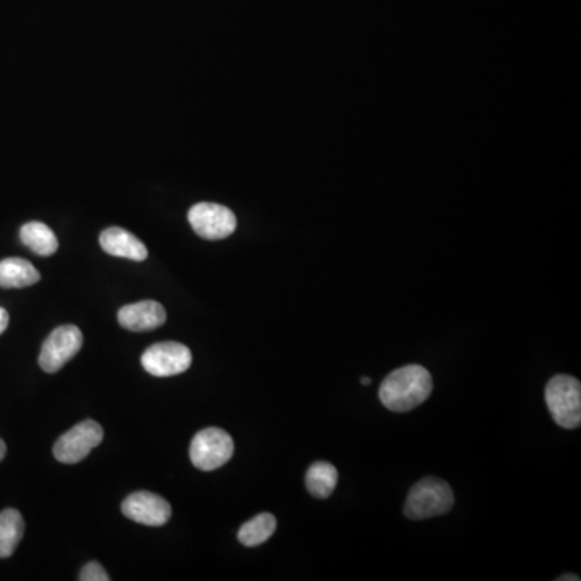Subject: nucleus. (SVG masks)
<instances>
[{"label":"nucleus","mask_w":581,"mask_h":581,"mask_svg":"<svg viewBox=\"0 0 581 581\" xmlns=\"http://www.w3.org/2000/svg\"><path fill=\"white\" fill-rule=\"evenodd\" d=\"M433 378L422 365H406L389 373L380 386V401L393 412H409L430 398Z\"/></svg>","instance_id":"nucleus-1"},{"label":"nucleus","mask_w":581,"mask_h":581,"mask_svg":"<svg viewBox=\"0 0 581 581\" xmlns=\"http://www.w3.org/2000/svg\"><path fill=\"white\" fill-rule=\"evenodd\" d=\"M454 506V493L446 481L423 478L410 490L404 514L410 520H425L448 514Z\"/></svg>","instance_id":"nucleus-2"},{"label":"nucleus","mask_w":581,"mask_h":581,"mask_svg":"<svg viewBox=\"0 0 581 581\" xmlns=\"http://www.w3.org/2000/svg\"><path fill=\"white\" fill-rule=\"evenodd\" d=\"M546 404L559 427L575 430L581 425V385L577 378L557 375L546 385Z\"/></svg>","instance_id":"nucleus-3"},{"label":"nucleus","mask_w":581,"mask_h":581,"mask_svg":"<svg viewBox=\"0 0 581 581\" xmlns=\"http://www.w3.org/2000/svg\"><path fill=\"white\" fill-rule=\"evenodd\" d=\"M235 443L225 430L205 428L191 441L189 456L194 467L202 472L220 469L233 457Z\"/></svg>","instance_id":"nucleus-4"},{"label":"nucleus","mask_w":581,"mask_h":581,"mask_svg":"<svg viewBox=\"0 0 581 581\" xmlns=\"http://www.w3.org/2000/svg\"><path fill=\"white\" fill-rule=\"evenodd\" d=\"M102 439L104 430L101 425L94 420H84L57 439L54 444L55 459L62 464H78L102 443Z\"/></svg>","instance_id":"nucleus-5"},{"label":"nucleus","mask_w":581,"mask_h":581,"mask_svg":"<svg viewBox=\"0 0 581 581\" xmlns=\"http://www.w3.org/2000/svg\"><path fill=\"white\" fill-rule=\"evenodd\" d=\"M83 347V333L75 325L55 328L42 344L39 365L47 373L62 370Z\"/></svg>","instance_id":"nucleus-6"},{"label":"nucleus","mask_w":581,"mask_h":581,"mask_svg":"<svg viewBox=\"0 0 581 581\" xmlns=\"http://www.w3.org/2000/svg\"><path fill=\"white\" fill-rule=\"evenodd\" d=\"M188 220L197 236L210 241L228 238L235 233L238 225L235 214L228 207L210 202L193 205Z\"/></svg>","instance_id":"nucleus-7"},{"label":"nucleus","mask_w":581,"mask_h":581,"mask_svg":"<svg viewBox=\"0 0 581 581\" xmlns=\"http://www.w3.org/2000/svg\"><path fill=\"white\" fill-rule=\"evenodd\" d=\"M143 367L154 377H175L186 372L193 364V356L189 347L175 341L157 343L149 347L143 354Z\"/></svg>","instance_id":"nucleus-8"},{"label":"nucleus","mask_w":581,"mask_h":581,"mask_svg":"<svg viewBox=\"0 0 581 581\" xmlns=\"http://www.w3.org/2000/svg\"><path fill=\"white\" fill-rule=\"evenodd\" d=\"M122 512L133 522L147 527H162L172 519V506L159 494L138 491L123 501Z\"/></svg>","instance_id":"nucleus-9"},{"label":"nucleus","mask_w":581,"mask_h":581,"mask_svg":"<svg viewBox=\"0 0 581 581\" xmlns=\"http://www.w3.org/2000/svg\"><path fill=\"white\" fill-rule=\"evenodd\" d=\"M167 320V312L164 306L155 301H141L136 304H128L118 310V323L125 330L152 331L164 325Z\"/></svg>","instance_id":"nucleus-10"},{"label":"nucleus","mask_w":581,"mask_h":581,"mask_svg":"<svg viewBox=\"0 0 581 581\" xmlns=\"http://www.w3.org/2000/svg\"><path fill=\"white\" fill-rule=\"evenodd\" d=\"M99 243L107 254L134 260V262H143L149 255L147 247L144 246L141 239L136 238L130 231L118 228V226H112V228L102 231Z\"/></svg>","instance_id":"nucleus-11"},{"label":"nucleus","mask_w":581,"mask_h":581,"mask_svg":"<svg viewBox=\"0 0 581 581\" xmlns=\"http://www.w3.org/2000/svg\"><path fill=\"white\" fill-rule=\"evenodd\" d=\"M39 280L41 275L28 260L12 257L0 262V288H28L36 285Z\"/></svg>","instance_id":"nucleus-12"},{"label":"nucleus","mask_w":581,"mask_h":581,"mask_svg":"<svg viewBox=\"0 0 581 581\" xmlns=\"http://www.w3.org/2000/svg\"><path fill=\"white\" fill-rule=\"evenodd\" d=\"M20 239L34 254L42 257H49L59 249V241L54 231L41 222H30L21 226Z\"/></svg>","instance_id":"nucleus-13"},{"label":"nucleus","mask_w":581,"mask_h":581,"mask_svg":"<svg viewBox=\"0 0 581 581\" xmlns=\"http://www.w3.org/2000/svg\"><path fill=\"white\" fill-rule=\"evenodd\" d=\"M25 533V520L15 509L0 512V559L12 556Z\"/></svg>","instance_id":"nucleus-14"},{"label":"nucleus","mask_w":581,"mask_h":581,"mask_svg":"<svg viewBox=\"0 0 581 581\" xmlns=\"http://www.w3.org/2000/svg\"><path fill=\"white\" fill-rule=\"evenodd\" d=\"M338 485V470L330 462H315L307 470L306 486L309 493L317 499L330 498Z\"/></svg>","instance_id":"nucleus-15"},{"label":"nucleus","mask_w":581,"mask_h":581,"mask_svg":"<svg viewBox=\"0 0 581 581\" xmlns=\"http://www.w3.org/2000/svg\"><path fill=\"white\" fill-rule=\"evenodd\" d=\"M275 530V515L264 512V514L257 515V517L244 523L243 527L239 528L238 540L239 543L244 544L247 548H255V546H260V544L270 540Z\"/></svg>","instance_id":"nucleus-16"},{"label":"nucleus","mask_w":581,"mask_h":581,"mask_svg":"<svg viewBox=\"0 0 581 581\" xmlns=\"http://www.w3.org/2000/svg\"><path fill=\"white\" fill-rule=\"evenodd\" d=\"M81 581H109V573L102 569V565L99 562H89V564L84 565L80 572Z\"/></svg>","instance_id":"nucleus-17"},{"label":"nucleus","mask_w":581,"mask_h":581,"mask_svg":"<svg viewBox=\"0 0 581 581\" xmlns=\"http://www.w3.org/2000/svg\"><path fill=\"white\" fill-rule=\"evenodd\" d=\"M9 327V312L0 307V335Z\"/></svg>","instance_id":"nucleus-18"},{"label":"nucleus","mask_w":581,"mask_h":581,"mask_svg":"<svg viewBox=\"0 0 581 581\" xmlns=\"http://www.w3.org/2000/svg\"><path fill=\"white\" fill-rule=\"evenodd\" d=\"M5 454H7V446H5L4 441L0 439V462L4 460Z\"/></svg>","instance_id":"nucleus-19"},{"label":"nucleus","mask_w":581,"mask_h":581,"mask_svg":"<svg viewBox=\"0 0 581 581\" xmlns=\"http://www.w3.org/2000/svg\"><path fill=\"white\" fill-rule=\"evenodd\" d=\"M557 580H559V581H565V580L580 581V577H577V575H562V577L557 578Z\"/></svg>","instance_id":"nucleus-20"},{"label":"nucleus","mask_w":581,"mask_h":581,"mask_svg":"<svg viewBox=\"0 0 581 581\" xmlns=\"http://www.w3.org/2000/svg\"><path fill=\"white\" fill-rule=\"evenodd\" d=\"M360 383H362V385L367 386L370 385V383H372V380H370V378L364 377L362 378V380H360Z\"/></svg>","instance_id":"nucleus-21"}]
</instances>
